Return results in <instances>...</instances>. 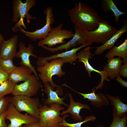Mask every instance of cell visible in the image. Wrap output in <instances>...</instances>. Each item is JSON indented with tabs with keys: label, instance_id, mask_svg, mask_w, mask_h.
Here are the masks:
<instances>
[{
	"label": "cell",
	"instance_id": "obj_26",
	"mask_svg": "<svg viewBox=\"0 0 127 127\" xmlns=\"http://www.w3.org/2000/svg\"><path fill=\"white\" fill-rule=\"evenodd\" d=\"M16 67L13 63V60L0 58V69L4 71L9 74Z\"/></svg>",
	"mask_w": 127,
	"mask_h": 127
},
{
	"label": "cell",
	"instance_id": "obj_2",
	"mask_svg": "<svg viewBox=\"0 0 127 127\" xmlns=\"http://www.w3.org/2000/svg\"><path fill=\"white\" fill-rule=\"evenodd\" d=\"M65 63L64 61L61 58L55 59L52 60L50 62H45L42 66L38 67L37 71L40 72L38 77L40 79L44 84L48 83L53 88H56L59 95H63L62 86L58 85L53 82L52 77L54 75L61 77L64 75L66 72L62 69V67Z\"/></svg>",
	"mask_w": 127,
	"mask_h": 127
},
{
	"label": "cell",
	"instance_id": "obj_10",
	"mask_svg": "<svg viewBox=\"0 0 127 127\" xmlns=\"http://www.w3.org/2000/svg\"><path fill=\"white\" fill-rule=\"evenodd\" d=\"M13 15L12 21L14 23L17 22L20 18H25L27 22H30L31 20H36V17H33L28 13L30 9L36 4V0H26L24 3L21 0H13L12 1Z\"/></svg>",
	"mask_w": 127,
	"mask_h": 127
},
{
	"label": "cell",
	"instance_id": "obj_19",
	"mask_svg": "<svg viewBox=\"0 0 127 127\" xmlns=\"http://www.w3.org/2000/svg\"><path fill=\"white\" fill-rule=\"evenodd\" d=\"M127 31V23L126 22L123 26L109 40L100 46L96 48L95 53L92 56L98 55L102 54L105 50L110 49L114 46L117 40L124 33Z\"/></svg>",
	"mask_w": 127,
	"mask_h": 127
},
{
	"label": "cell",
	"instance_id": "obj_1",
	"mask_svg": "<svg viewBox=\"0 0 127 127\" xmlns=\"http://www.w3.org/2000/svg\"><path fill=\"white\" fill-rule=\"evenodd\" d=\"M68 13L74 25L88 31L96 29L102 19L95 9L83 2L76 4L68 10Z\"/></svg>",
	"mask_w": 127,
	"mask_h": 127
},
{
	"label": "cell",
	"instance_id": "obj_11",
	"mask_svg": "<svg viewBox=\"0 0 127 127\" xmlns=\"http://www.w3.org/2000/svg\"><path fill=\"white\" fill-rule=\"evenodd\" d=\"M41 84L39 79L34 75L23 83L16 84L12 94L13 96L23 95L31 97L36 95Z\"/></svg>",
	"mask_w": 127,
	"mask_h": 127
},
{
	"label": "cell",
	"instance_id": "obj_6",
	"mask_svg": "<svg viewBox=\"0 0 127 127\" xmlns=\"http://www.w3.org/2000/svg\"><path fill=\"white\" fill-rule=\"evenodd\" d=\"M44 13L46 15V24L41 28L33 32H30L25 31L19 25L18 27H18V28H12L13 31H21L26 36L34 41L45 38L51 30L52 28L51 26V25L54 22L55 19L52 7H47L44 10Z\"/></svg>",
	"mask_w": 127,
	"mask_h": 127
},
{
	"label": "cell",
	"instance_id": "obj_31",
	"mask_svg": "<svg viewBox=\"0 0 127 127\" xmlns=\"http://www.w3.org/2000/svg\"><path fill=\"white\" fill-rule=\"evenodd\" d=\"M9 74L0 69V84L8 79Z\"/></svg>",
	"mask_w": 127,
	"mask_h": 127
},
{
	"label": "cell",
	"instance_id": "obj_3",
	"mask_svg": "<svg viewBox=\"0 0 127 127\" xmlns=\"http://www.w3.org/2000/svg\"><path fill=\"white\" fill-rule=\"evenodd\" d=\"M65 108L61 105L56 103L40 106L38 124L44 127H58L59 123L69 116L67 114L60 116V111Z\"/></svg>",
	"mask_w": 127,
	"mask_h": 127
},
{
	"label": "cell",
	"instance_id": "obj_7",
	"mask_svg": "<svg viewBox=\"0 0 127 127\" xmlns=\"http://www.w3.org/2000/svg\"><path fill=\"white\" fill-rule=\"evenodd\" d=\"M63 25L62 23L56 27L52 28L46 37L40 40L38 42L37 45L41 47L44 45L51 48L53 45L59 44H64L66 43L65 39L71 38L74 33L71 31L62 29Z\"/></svg>",
	"mask_w": 127,
	"mask_h": 127
},
{
	"label": "cell",
	"instance_id": "obj_14",
	"mask_svg": "<svg viewBox=\"0 0 127 127\" xmlns=\"http://www.w3.org/2000/svg\"><path fill=\"white\" fill-rule=\"evenodd\" d=\"M19 51L17 52L16 57L17 58H20L21 61L20 64L30 68L33 73L36 77L39 79L38 74L36 69L32 64L30 59V57L32 56L35 58L37 57V56L33 53L34 48V46L31 44H29L27 47L23 42H20L19 44Z\"/></svg>",
	"mask_w": 127,
	"mask_h": 127
},
{
	"label": "cell",
	"instance_id": "obj_22",
	"mask_svg": "<svg viewBox=\"0 0 127 127\" xmlns=\"http://www.w3.org/2000/svg\"><path fill=\"white\" fill-rule=\"evenodd\" d=\"M107 63L103 67V70L107 72L110 79H115L118 76L123 60L120 58L114 57L108 59Z\"/></svg>",
	"mask_w": 127,
	"mask_h": 127
},
{
	"label": "cell",
	"instance_id": "obj_23",
	"mask_svg": "<svg viewBox=\"0 0 127 127\" xmlns=\"http://www.w3.org/2000/svg\"><path fill=\"white\" fill-rule=\"evenodd\" d=\"M118 56L123 58V63L127 62V39L118 46H114L105 55V57L108 59Z\"/></svg>",
	"mask_w": 127,
	"mask_h": 127
},
{
	"label": "cell",
	"instance_id": "obj_32",
	"mask_svg": "<svg viewBox=\"0 0 127 127\" xmlns=\"http://www.w3.org/2000/svg\"><path fill=\"white\" fill-rule=\"evenodd\" d=\"M5 112L0 115V127H8L5 122Z\"/></svg>",
	"mask_w": 127,
	"mask_h": 127
},
{
	"label": "cell",
	"instance_id": "obj_20",
	"mask_svg": "<svg viewBox=\"0 0 127 127\" xmlns=\"http://www.w3.org/2000/svg\"><path fill=\"white\" fill-rule=\"evenodd\" d=\"M33 72L30 68L24 66L16 67L9 74L8 79L16 84L20 81H24L32 76Z\"/></svg>",
	"mask_w": 127,
	"mask_h": 127
},
{
	"label": "cell",
	"instance_id": "obj_34",
	"mask_svg": "<svg viewBox=\"0 0 127 127\" xmlns=\"http://www.w3.org/2000/svg\"><path fill=\"white\" fill-rule=\"evenodd\" d=\"M23 127H44L39 125L38 123L32 124L30 125H24L23 126ZM58 127H68L65 126H59Z\"/></svg>",
	"mask_w": 127,
	"mask_h": 127
},
{
	"label": "cell",
	"instance_id": "obj_4",
	"mask_svg": "<svg viewBox=\"0 0 127 127\" xmlns=\"http://www.w3.org/2000/svg\"><path fill=\"white\" fill-rule=\"evenodd\" d=\"M118 30L107 21L102 19L96 29L91 31L84 30L86 43L92 44L93 43L95 42L103 44Z\"/></svg>",
	"mask_w": 127,
	"mask_h": 127
},
{
	"label": "cell",
	"instance_id": "obj_30",
	"mask_svg": "<svg viewBox=\"0 0 127 127\" xmlns=\"http://www.w3.org/2000/svg\"><path fill=\"white\" fill-rule=\"evenodd\" d=\"M118 76L120 77L123 76L124 78L127 77V62L124 63L121 67Z\"/></svg>",
	"mask_w": 127,
	"mask_h": 127
},
{
	"label": "cell",
	"instance_id": "obj_18",
	"mask_svg": "<svg viewBox=\"0 0 127 127\" xmlns=\"http://www.w3.org/2000/svg\"><path fill=\"white\" fill-rule=\"evenodd\" d=\"M44 91L47 95V98L44 99V104L49 106L53 103H56L60 105H63L67 107H68L69 105L64 102L67 95L66 94L64 97L60 98L59 96V95L58 91L56 90H55V88L52 87L49 83H47L44 84Z\"/></svg>",
	"mask_w": 127,
	"mask_h": 127
},
{
	"label": "cell",
	"instance_id": "obj_25",
	"mask_svg": "<svg viewBox=\"0 0 127 127\" xmlns=\"http://www.w3.org/2000/svg\"><path fill=\"white\" fill-rule=\"evenodd\" d=\"M16 84L8 79L2 83L0 84V98L7 94H12Z\"/></svg>",
	"mask_w": 127,
	"mask_h": 127
},
{
	"label": "cell",
	"instance_id": "obj_27",
	"mask_svg": "<svg viewBox=\"0 0 127 127\" xmlns=\"http://www.w3.org/2000/svg\"><path fill=\"white\" fill-rule=\"evenodd\" d=\"M96 119L95 116L92 115L90 116H87L83 120L80 122L75 123H71L67 122L64 119L63 121L59 123L58 125L59 126H65L68 127H81L82 125L84 123L89 121H95Z\"/></svg>",
	"mask_w": 127,
	"mask_h": 127
},
{
	"label": "cell",
	"instance_id": "obj_24",
	"mask_svg": "<svg viewBox=\"0 0 127 127\" xmlns=\"http://www.w3.org/2000/svg\"><path fill=\"white\" fill-rule=\"evenodd\" d=\"M101 8L102 11L105 13H109L112 11L114 14L115 20L118 24H119V16L126 14L119 10L112 0H102L101 4Z\"/></svg>",
	"mask_w": 127,
	"mask_h": 127
},
{
	"label": "cell",
	"instance_id": "obj_36",
	"mask_svg": "<svg viewBox=\"0 0 127 127\" xmlns=\"http://www.w3.org/2000/svg\"><path fill=\"white\" fill-rule=\"evenodd\" d=\"M20 127H23V125L20 126Z\"/></svg>",
	"mask_w": 127,
	"mask_h": 127
},
{
	"label": "cell",
	"instance_id": "obj_13",
	"mask_svg": "<svg viewBox=\"0 0 127 127\" xmlns=\"http://www.w3.org/2000/svg\"><path fill=\"white\" fill-rule=\"evenodd\" d=\"M91 45V44L88 43L81 45L76 48H74L71 50L61 53H57L49 56L39 57L37 59L36 65L38 67L42 66L46 61L59 58L62 59L64 61L65 63H69L72 64L74 62L76 61L78 59L76 55L77 52L82 48Z\"/></svg>",
	"mask_w": 127,
	"mask_h": 127
},
{
	"label": "cell",
	"instance_id": "obj_8",
	"mask_svg": "<svg viewBox=\"0 0 127 127\" xmlns=\"http://www.w3.org/2000/svg\"><path fill=\"white\" fill-rule=\"evenodd\" d=\"M5 115L6 119L10 122L8 127H20L23 124L28 125L38 123V121L39 119L29 115L21 113L10 102L5 112Z\"/></svg>",
	"mask_w": 127,
	"mask_h": 127
},
{
	"label": "cell",
	"instance_id": "obj_17",
	"mask_svg": "<svg viewBox=\"0 0 127 127\" xmlns=\"http://www.w3.org/2000/svg\"><path fill=\"white\" fill-rule=\"evenodd\" d=\"M68 96L70 101V105L67 109L63 111L60 113V115H63L69 113L71 115L72 117L74 119L80 121H82L83 120V117L80 115L81 110L83 109H85L90 110L91 108L90 106L86 104L75 102L71 93H69Z\"/></svg>",
	"mask_w": 127,
	"mask_h": 127
},
{
	"label": "cell",
	"instance_id": "obj_21",
	"mask_svg": "<svg viewBox=\"0 0 127 127\" xmlns=\"http://www.w3.org/2000/svg\"><path fill=\"white\" fill-rule=\"evenodd\" d=\"M113 107L112 114L120 117L127 115V105L123 102L119 96H113L108 94L105 95Z\"/></svg>",
	"mask_w": 127,
	"mask_h": 127
},
{
	"label": "cell",
	"instance_id": "obj_15",
	"mask_svg": "<svg viewBox=\"0 0 127 127\" xmlns=\"http://www.w3.org/2000/svg\"><path fill=\"white\" fill-rule=\"evenodd\" d=\"M19 37L15 35L8 39L3 40L0 44V58L13 60L16 57Z\"/></svg>",
	"mask_w": 127,
	"mask_h": 127
},
{
	"label": "cell",
	"instance_id": "obj_33",
	"mask_svg": "<svg viewBox=\"0 0 127 127\" xmlns=\"http://www.w3.org/2000/svg\"><path fill=\"white\" fill-rule=\"evenodd\" d=\"M115 79L117 81L120 83L122 86L126 88L127 87V82L122 79L121 77L118 76Z\"/></svg>",
	"mask_w": 127,
	"mask_h": 127
},
{
	"label": "cell",
	"instance_id": "obj_16",
	"mask_svg": "<svg viewBox=\"0 0 127 127\" xmlns=\"http://www.w3.org/2000/svg\"><path fill=\"white\" fill-rule=\"evenodd\" d=\"M62 86L66 87L81 95L84 99H87L90 101L92 105L95 107L100 108L104 105L108 106L110 104L109 100L103 93L101 92L95 93L96 90L94 88L92 89L90 93H86L78 92L65 84H62Z\"/></svg>",
	"mask_w": 127,
	"mask_h": 127
},
{
	"label": "cell",
	"instance_id": "obj_28",
	"mask_svg": "<svg viewBox=\"0 0 127 127\" xmlns=\"http://www.w3.org/2000/svg\"><path fill=\"white\" fill-rule=\"evenodd\" d=\"M113 114V119L111 125L109 127H127L126 123L127 120V115L121 118L117 117ZM99 127H105L104 126L98 125Z\"/></svg>",
	"mask_w": 127,
	"mask_h": 127
},
{
	"label": "cell",
	"instance_id": "obj_9",
	"mask_svg": "<svg viewBox=\"0 0 127 127\" xmlns=\"http://www.w3.org/2000/svg\"><path fill=\"white\" fill-rule=\"evenodd\" d=\"M93 48H90L89 46H87L83 49H81L77 53V59L79 60L78 63L82 62L84 64V67L88 74L89 77H91V72H94L99 74L101 75V79L99 84L94 88L97 90L102 89L104 86V82L109 81L107 74L104 70L99 71L94 68L91 65L89 62V59H91L92 57L90 49Z\"/></svg>",
	"mask_w": 127,
	"mask_h": 127
},
{
	"label": "cell",
	"instance_id": "obj_29",
	"mask_svg": "<svg viewBox=\"0 0 127 127\" xmlns=\"http://www.w3.org/2000/svg\"><path fill=\"white\" fill-rule=\"evenodd\" d=\"M11 98L12 97L10 96L4 97L0 98V115L6 110Z\"/></svg>",
	"mask_w": 127,
	"mask_h": 127
},
{
	"label": "cell",
	"instance_id": "obj_12",
	"mask_svg": "<svg viewBox=\"0 0 127 127\" xmlns=\"http://www.w3.org/2000/svg\"><path fill=\"white\" fill-rule=\"evenodd\" d=\"M74 33L71 39L64 44L61 45L55 48H49L44 45L41 47L43 48L52 53H55L59 50H69L71 47H75L77 45H83L89 43L86 42L84 30L74 25Z\"/></svg>",
	"mask_w": 127,
	"mask_h": 127
},
{
	"label": "cell",
	"instance_id": "obj_35",
	"mask_svg": "<svg viewBox=\"0 0 127 127\" xmlns=\"http://www.w3.org/2000/svg\"><path fill=\"white\" fill-rule=\"evenodd\" d=\"M4 40V38L0 32V44L3 40Z\"/></svg>",
	"mask_w": 127,
	"mask_h": 127
},
{
	"label": "cell",
	"instance_id": "obj_5",
	"mask_svg": "<svg viewBox=\"0 0 127 127\" xmlns=\"http://www.w3.org/2000/svg\"><path fill=\"white\" fill-rule=\"evenodd\" d=\"M10 103L19 112L25 111L32 117L39 119L40 104L39 98L23 95L13 96Z\"/></svg>",
	"mask_w": 127,
	"mask_h": 127
}]
</instances>
